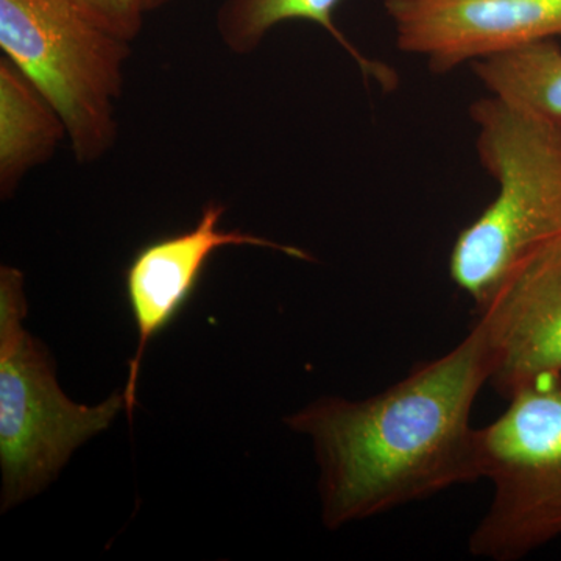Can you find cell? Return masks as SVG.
I'll list each match as a JSON object with an SVG mask.
<instances>
[{"mask_svg": "<svg viewBox=\"0 0 561 561\" xmlns=\"http://www.w3.org/2000/svg\"><path fill=\"white\" fill-rule=\"evenodd\" d=\"M479 324L448 353L365 400L320 398L286 424L311 437L331 530L481 481L471 413L490 381Z\"/></svg>", "mask_w": 561, "mask_h": 561, "instance_id": "cell-1", "label": "cell"}, {"mask_svg": "<svg viewBox=\"0 0 561 561\" xmlns=\"http://www.w3.org/2000/svg\"><path fill=\"white\" fill-rule=\"evenodd\" d=\"M470 119L476 153L497 194L457 236L448 271L478 308L513 265L561 238V119L490 94L472 103Z\"/></svg>", "mask_w": 561, "mask_h": 561, "instance_id": "cell-2", "label": "cell"}, {"mask_svg": "<svg viewBox=\"0 0 561 561\" xmlns=\"http://www.w3.org/2000/svg\"><path fill=\"white\" fill-rule=\"evenodd\" d=\"M131 43L69 0H0V49L60 113L81 165L103 160L119 138L117 105Z\"/></svg>", "mask_w": 561, "mask_h": 561, "instance_id": "cell-3", "label": "cell"}, {"mask_svg": "<svg viewBox=\"0 0 561 561\" xmlns=\"http://www.w3.org/2000/svg\"><path fill=\"white\" fill-rule=\"evenodd\" d=\"M27 300L20 268L0 267V465L2 512L57 479L84 442L108 430L125 409L124 391L95 408L62 393L46 346L25 330Z\"/></svg>", "mask_w": 561, "mask_h": 561, "instance_id": "cell-4", "label": "cell"}, {"mask_svg": "<svg viewBox=\"0 0 561 561\" xmlns=\"http://www.w3.org/2000/svg\"><path fill=\"white\" fill-rule=\"evenodd\" d=\"M478 430L481 479L491 501L468 540L476 559L519 561L561 540V376L512 394Z\"/></svg>", "mask_w": 561, "mask_h": 561, "instance_id": "cell-5", "label": "cell"}, {"mask_svg": "<svg viewBox=\"0 0 561 561\" xmlns=\"http://www.w3.org/2000/svg\"><path fill=\"white\" fill-rule=\"evenodd\" d=\"M398 49L434 73L561 36V0H383Z\"/></svg>", "mask_w": 561, "mask_h": 561, "instance_id": "cell-6", "label": "cell"}, {"mask_svg": "<svg viewBox=\"0 0 561 561\" xmlns=\"http://www.w3.org/2000/svg\"><path fill=\"white\" fill-rule=\"evenodd\" d=\"M478 312L501 397L561 376V238L513 265Z\"/></svg>", "mask_w": 561, "mask_h": 561, "instance_id": "cell-7", "label": "cell"}, {"mask_svg": "<svg viewBox=\"0 0 561 561\" xmlns=\"http://www.w3.org/2000/svg\"><path fill=\"white\" fill-rule=\"evenodd\" d=\"M225 205L209 202L203 206L201 219L191 230L147 243L135 254L125 272V290L136 331L138 346L130 359V375L125 386V411L131 420L136 404V383L147 346L164 331L190 301L210 257L225 247H262L309 260V254L295 247L268 241L241 230L220 227Z\"/></svg>", "mask_w": 561, "mask_h": 561, "instance_id": "cell-8", "label": "cell"}, {"mask_svg": "<svg viewBox=\"0 0 561 561\" xmlns=\"http://www.w3.org/2000/svg\"><path fill=\"white\" fill-rule=\"evenodd\" d=\"M68 128L54 105L16 66L0 60V197L10 201L22 181L57 153Z\"/></svg>", "mask_w": 561, "mask_h": 561, "instance_id": "cell-9", "label": "cell"}, {"mask_svg": "<svg viewBox=\"0 0 561 561\" xmlns=\"http://www.w3.org/2000/svg\"><path fill=\"white\" fill-rule=\"evenodd\" d=\"M342 0H224L216 13V31L231 54L250 55L260 49L268 33L287 21H308L320 25L348 51L365 79L386 91L397 88L398 76L381 61L365 57L339 31L335 10Z\"/></svg>", "mask_w": 561, "mask_h": 561, "instance_id": "cell-10", "label": "cell"}, {"mask_svg": "<svg viewBox=\"0 0 561 561\" xmlns=\"http://www.w3.org/2000/svg\"><path fill=\"white\" fill-rule=\"evenodd\" d=\"M490 95L538 116L561 119V46L557 39L472 62Z\"/></svg>", "mask_w": 561, "mask_h": 561, "instance_id": "cell-11", "label": "cell"}, {"mask_svg": "<svg viewBox=\"0 0 561 561\" xmlns=\"http://www.w3.org/2000/svg\"><path fill=\"white\" fill-rule=\"evenodd\" d=\"M69 2L95 24L116 33L122 38L135 41L142 31L144 16L136 13L125 0H69Z\"/></svg>", "mask_w": 561, "mask_h": 561, "instance_id": "cell-12", "label": "cell"}, {"mask_svg": "<svg viewBox=\"0 0 561 561\" xmlns=\"http://www.w3.org/2000/svg\"><path fill=\"white\" fill-rule=\"evenodd\" d=\"M125 2H127L136 13H139L140 16L146 18L147 14L153 13V11L164 9V7H168L173 0H125Z\"/></svg>", "mask_w": 561, "mask_h": 561, "instance_id": "cell-13", "label": "cell"}]
</instances>
